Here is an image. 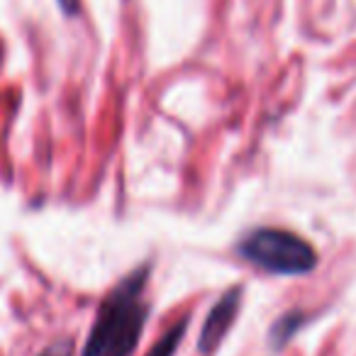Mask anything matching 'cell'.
I'll return each instance as SVG.
<instances>
[{"label":"cell","mask_w":356,"mask_h":356,"mask_svg":"<svg viewBox=\"0 0 356 356\" xmlns=\"http://www.w3.org/2000/svg\"><path fill=\"white\" fill-rule=\"evenodd\" d=\"M149 273L152 264H139L105 293L81 356H132L152 310V302L144 296Z\"/></svg>","instance_id":"1"},{"label":"cell","mask_w":356,"mask_h":356,"mask_svg":"<svg viewBox=\"0 0 356 356\" xmlns=\"http://www.w3.org/2000/svg\"><path fill=\"white\" fill-rule=\"evenodd\" d=\"M237 254L252 266L276 276H305L317 268V252L296 232L257 227L242 237Z\"/></svg>","instance_id":"2"},{"label":"cell","mask_w":356,"mask_h":356,"mask_svg":"<svg viewBox=\"0 0 356 356\" xmlns=\"http://www.w3.org/2000/svg\"><path fill=\"white\" fill-rule=\"evenodd\" d=\"M242 286H232L218 298L213 307H210L208 317H205L203 327H200V337H198V351L203 356L213 354L222 339L227 337L229 327L234 325L239 315V307H242Z\"/></svg>","instance_id":"3"},{"label":"cell","mask_w":356,"mask_h":356,"mask_svg":"<svg viewBox=\"0 0 356 356\" xmlns=\"http://www.w3.org/2000/svg\"><path fill=\"white\" fill-rule=\"evenodd\" d=\"M188 322L191 320L186 315L173 322V325L159 337L156 344L147 351V356H176L178 346H181V341H184V337H186V330H188Z\"/></svg>","instance_id":"4"},{"label":"cell","mask_w":356,"mask_h":356,"mask_svg":"<svg viewBox=\"0 0 356 356\" xmlns=\"http://www.w3.org/2000/svg\"><path fill=\"white\" fill-rule=\"evenodd\" d=\"M302 322H305L302 312H286V315L278 317V320L273 322L271 332H268V341L273 344V349L286 346L288 341H291V337L302 327Z\"/></svg>","instance_id":"5"},{"label":"cell","mask_w":356,"mask_h":356,"mask_svg":"<svg viewBox=\"0 0 356 356\" xmlns=\"http://www.w3.org/2000/svg\"><path fill=\"white\" fill-rule=\"evenodd\" d=\"M40 356H74V344H71V339H61L56 344L47 346Z\"/></svg>","instance_id":"6"},{"label":"cell","mask_w":356,"mask_h":356,"mask_svg":"<svg viewBox=\"0 0 356 356\" xmlns=\"http://www.w3.org/2000/svg\"><path fill=\"white\" fill-rule=\"evenodd\" d=\"M56 6L61 8V13H64V15H76V13H79V8H81V3L79 0H56Z\"/></svg>","instance_id":"7"}]
</instances>
